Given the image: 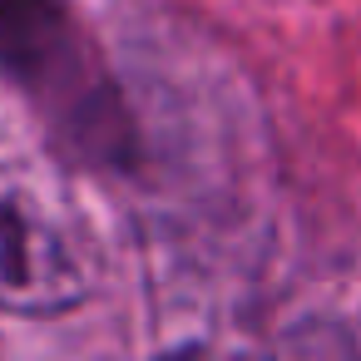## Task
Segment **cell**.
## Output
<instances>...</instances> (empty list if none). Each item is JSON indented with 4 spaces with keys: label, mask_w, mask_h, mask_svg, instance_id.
<instances>
[{
    "label": "cell",
    "mask_w": 361,
    "mask_h": 361,
    "mask_svg": "<svg viewBox=\"0 0 361 361\" xmlns=\"http://www.w3.org/2000/svg\"><path fill=\"white\" fill-rule=\"evenodd\" d=\"M99 272V238L75 188L35 159L0 154V312H75L94 297Z\"/></svg>",
    "instance_id": "1"
}]
</instances>
